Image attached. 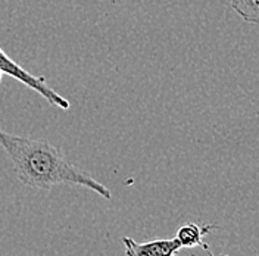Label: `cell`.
Listing matches in <instances>:
<instances>
[{
    "mask_svg": "<svg viewBox=\"0 0 259 256\" xmlns=\"http://www.w3.org/2000/svg\"><path fill=\"white\" fill-rule=\"evenodd\" d=\"M205 250H206V255H208V256H215V255H212V252L209 250V247H206ZM223 256H228V255H223Z\"/></svg>",
    "mask_w": 259,
    "mask_h": 256,
    "instance_id": "6",
    "label": "cell"
},
{
    "mask_svg": "<svg viewBox=\"0 0 259 256\" xmlns=\"http://www.w3.org/2000/svg\"><path fill=\"white\" fill-rule=\"evenodd\" d=\"M0 71H2V74H8L9 77L24 82L27 87H30L31 90L37 92L43 99H46L50 105H53L62 111H68L71 108V103L65 97L58 95L55 90H52L49 87L45 77H35V75L30 74L28 71H25L24 68H21L16 64L15 61H12L2 49H0Z\"/></svg>",
    "mask_w": 259,
    "mask_h": 256,
    "instance_id": "2",
    "label": "cell"
},
{
    "mask_svg": "<svg viewBox=\"0 0 259 256\" xmlns=\"http://www.w3.org/2000/svg\"><path fill=\"white\" fill-rule=\"evenodd\" d=\"M0 147L11 159L16 178L27 187L49 192L53 186H80L111 199V190L66 159L61 147L0 128Z\"/></svg>",
    "mask_w": 259,
    "mask_h": 256,
    "instance_id": "1",
    "label": "cell"
},
{
    "mask_svg": "<svg viewBox=\"0 0 259 256\" xmlns=\"http://www.w3.org/2000/svg\"><path fill=\"white\" fill-rule=\"evenodd\" d=\"M122 244L125 256H177L181 250V244L174 239H155V240L139 243L131 237L124 236Z\"/></svg>",
    "mask_w": 259,
    "mask_h": 256,
    "instance_id": "3",
    "label": "cell"
},
{
    "mask_svg": "<svg viewBox=\"0 0 259 256\" xmlns=\"http://www.w3.org/2000/svg\"><path fill=\"white\" fill-rule=\"evenodd\" d=\"M220 228V225L217 224H205L199 225L194 223H187V224L181 225L178 228L176 239L183 247H196V246H202L203 249L208 247V244L203 243V237L206 234H209L212 230Z\"/></svg>",
    "mask_w": 259,
    "mask_h": 256,
    "instance_id": "4",
    "label": "cell"
},
{
    "mask_svg": "<svg viewBox=\"0 0 259 256\" xmlns=\"http://www.w3.org/2000/svg\"><path fill=\"white\" fill-rule=\"evenodd\" d=\"M231 9L242 18L243 21L256 25L259 22L258 0H227Z\"/></svg>",
    "mask_w": 259,
    "mask_h": 256,
    "instance_id": "5",
    "label": "cell"
},
{
    "mask_svg": "<svg viewBox=\"0 0 259 256\" xmlns=\"http://www.w3.org/2000/svg\"><path fill=\"white\" fill-rule=\"evenodd\" d=\"M0 80H2V71H0Z\"/></svg>",
    "mask_w": 259,
    "mask_h": 256,
    "instance_id": "7",
    "label": "cell"
}]
</instances>
